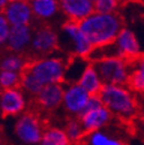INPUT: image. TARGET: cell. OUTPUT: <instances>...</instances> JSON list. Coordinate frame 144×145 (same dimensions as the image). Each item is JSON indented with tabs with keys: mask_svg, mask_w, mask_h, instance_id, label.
Here are the masks:
<instances>
[{
	"mask_svg": "<svg viewBox=\"0 0 144 145\" xmlns=\"http://www.w3.org/2000/svg\"><path fill=\"white\" fill-rule=\"evenodd\" d=\"M28 62L22 54L19 53H8L0 59V70L22 72L27 67Z\"/></svg>",
	"mask_w": 144,
	"mask_h": 145,
	"instance_id": "7402d4cb",
	"label": "cell"
},
{
	"mask_svg": "<svg viewBox=\"0 0 144 145\" xmlns=\"http://www.w3.org/2000/svg\"><path fill=\"white\" fill-rule=\"evenodd\" d=\"M9 1H13V0H6V3H9Z\"/></svg>",
	"mask_w": 144,
	"mask_h": 145,
	"instance_id": "f546056e",
	"label": "cell"
},
{
	"mask_svg": "<svg viewBox=\"0 0 144 145\" xmlns=\"http://www.w3.org/2000/svg\"><path fill=\"white\" fill-rule=\"evenodd\" d=\"M90 1H91V3H94V1H95V0H90Z\"/></svg>",
	"mask_w": 144,
	"mask_h": 145,
	"instance_id": "4dcf8cb0",
	"label": "cell"
},
{
	"mask_svg": "<svg viewBox=\"0 0 144 145\" xmlns=\"http://www.w3.org/2000/svg\"><path fill=\"white\" fill-rule=\"evenodd\" d=\"M6 4H7V3H6V0H0V10H1V9L5 7Z\"/></svg>",
	"mask_w": 144,
	"mask_h": 145,
	"instance_id": "83f0119b",
	"label": "cell"
},
{
	"mask_svg": "<svg viewBox=\"0 0 144 145\" xmlns=\"http://www.w3.org/2000/svg\"><path fill=\"white\" fill-rule=\"evenodd\" d=\"M63 93V84H46L42 88L39 93L35 98L37 99L38 105L45 111H54L61 106Z\"/></svg>",
	"mask_w": 144,
	"mask_h": 145,
	"instance_id": "2e32d148",
	"label": "cell"
},
{
	"mask_svg": "<svg viewBox=\"0 0 144 145\" xmlns=\"http://www.w3.org/2000/svg\"><path fill=\"white\" fill-rule=\"evenodd\" d=\"M31 25H14L9 27V31L6 39L7 48L13 53L22 54L29 50L31 36H32Z\"/></svg>",
	"mask_w": 144,
	"mask_h": 145,
	"instance_id": "4fadbf2b",
	"label": "cell"
},
{
	"mask_svg": "<svg viewBox=\"0 0 144 145\" xmlns=\"http://www.w3.org/2000/svg\"><path fill=\"white\" fill-rule=\"evenodd\" d=\"M67 60L61 56L50 54V56L41 57L31 62H28L27 69L35 76L41 84H56L62 83L63 72Z\"/></svg>",
	"mask_w": 144,
	"mask_h": 145,
	"instance_id": "3957f363",
	"label": "cell"
},
{
	"mask_svg": "<svg viewBox=\"0 0 144 145\" xmlns=\"http://www.w3.org/2000/svg\"><path fill=\"white\" fill-rule=\"evenodd\" d=\"M38 145H71L63 129L59 127H50L44 129L43 136Z\"/></svg>",
	"mask_w": 144,
	"mask_h": 145,
	"instance_id": "44dd1931",
	"label": "cell"
},
{
	"mask_svg": "<svg viewBox=\"0 0 144 145\" xmlns=\"http://www.w3.org/2000/svg\"><path fill=\"white\" fill-rule=\"evenodd\" d=\"M98 97L113 118L129 121L138 113L136 97L127 85L104 84Z\"/></svg>",
	"mask_w": 144,
	"mask_h": 145,
	"instance_id": "7a4b0ae2",
	"label": "cell"
},
{
	"mask_svg": "<svg viewBox=\"0 0 144 145\" xmlns=\"http://www.w3.org/2000/svg\"><path fill=\"white\" fill-rule=\"evenodd\" d=\"M79 27L90 45L97 47L112 43L123 28V21L117 13L94 12L79 22Z\"/></svg>",
	"mask_w": 144,
	"mask_h": 145,
	"instance_id": "6da1fadb",
	"label": "cell"
},
{
	"mask_svg": "<svg viewBox=\"0 0 144 145\" xmlns=\"http://www.w3.org/2000/svg\"><path fill=\"white\" fill-rule=\"evenodd\" d=\"M79 145H127V143L120 134L106 125L103 129L85 134Z\"/></svg>",
	"mask_w": 144,
	"mask_h": 145,
	"instance_id": "9a60e30c",
	"label": "cell"
},
{
	"mask_svg": "<svg viewBox=\"0 0 144 145\" xmlns=\"http://www.w3.org/2000/svg\"><path fill=\"white\" fill-rule=\"evenodd\" d=\"M91 63L95 66L103 84H127L132 61L122 58H107Z\"/></svg>",
	"mask_w": 144,
	"mask_h": 145,
	"instance_id": "277c9868",
	"label": "cell"
},
{
	"mask_svg": "<svg viewBox=\"0 0 144 145\" xmlns=\"http://www.w3.org/2000/svg\"><path fill=\"white\" fill-rule=\"evenodd\" d=\"M119 5H120V0H95L94 10L104 14L117 13Z\"/></svg>",
	"mask_w": 144,
	"mask_h": 145,
	"instance_id": "484cf974",
	"label": "cell"
},
{
	"mask_svg": "<svg viewBox=\"0 0 144 145\" xmlns=\"http://www.w3.org/2000/svg\"><path fill=\"white\" fill-rule=\"evenodd\" d=\"M59 47V33L48 25H42L32 30L29 48L37 56L45 57L53 54Z\"/></svg>",
	"mask_w": 144,
	"mask_h": 145,
	"instance_id": "52a82bcc",
	"label": "cell"
},
{
	"mask_svg": "<svg viewBox=\"0 0 144 145\" xmlns=\"http://www.w3.org/2000/svg\"><path fill=\"white\" fill-rule=\"evenodd\" d=\"M13 131L15 138L22 145H38L44 133V127L37 115L22 113L17 116Z\"/></svg>",
	"mask_w": 144,
	"mask_h": 145,
	"instance_id": "5b68a950",
	"label": "cell"
},
{
	"mask_svg": "<svg viewBox=\"0 0 144 145\" xmlns=\"http://www.w3.org/2000/svg\"><path fill=\"white\" fill-rule=\"evenodd\" d=\"M126 85L135 93H142L144 91V62L142 58L132 61L130 74Z\"/></svg>",
	"mask_w": 144,
	"mask_h": 145,
	"instance_id": "ffe728a7",
	"label": "cell"
},
{
	"mask_svg": "<svg viewBox=\"0 0 144 145\" xmlns=\"http://www.w3.org/2000/svg\"><path fill=\"white\" fill-rule=\"evenodd\" d=\"M62 42H65V46L71 57L86 58L92 50V46L81 31L77 22L66 21L62 24L61 33L59 35V43Z\"/></svg>",
	"mask_w": 144,
	"mask_h": 145,
	"instance_id": "8992f818",
	"label": "cell"
},
{
	"mask_svg": "<svg viewBox=\"0 0 144 145\" xmlns=\"http://www.w3.org/2000/svg\"><path fill=\"white\" fill-rule=\"evenodd\" d=\"M26 106L27 98L20 88L0 91V113L3 116H19L24 112Z\"/></svg>",
	"mask_w": 144,
	"mask_h": 145,
	"instance_id": "30bf717a",
	"label": "cell"
},
{
	"mask_svg": "<svg viewBox=\"0 0 144 145\" xmlns=\"http://www.w3.org/2000/svg\"><path fill=\"white\" fill-rule=\"evenodd\" d=\"M26 1H28V3H31V1H33V0H26Z\"/></svg>",
	"mask_w": 144,
	"mask_h": 145,
	"instance_id": "f1b7e54d",
	"label": "cell"
},
{
	"mask_svg": "<svg viewBox=\"0 0 144 145\" xmlns=\"http://www.w3.org/2000/svg\"><path fill=\"white\" fill-rule=\"evenodd\" d=\"M8 31H9V24L7 23L1 10H0V47L5 46Z\"/></svg>",
	"mask_w": 144,
	"mask_h": 145,
	"instance_id": "4316f807",
	"label": "cell"
},
{
	"mask_svg": "<svg viewBox=\"0 0 144 145\" xmlns=\"http://www.w3.org/2000/svg\"><path fill=\"white\" fill-rule=\"evenodd\" d=\"M44 85L41 84L35 78V76L31 74L30 71L24 69L21 72V80H20V85L19 88L23 91L24 95H29L31 97H36L39 91L42 90Z\"/></svg>",
	"mask_w": 144,
	"mask_h": 145,
	"instance_id": "603a6c76",
	"label": "cell"
},
{
	"mask_svg": "<svg viewBox=\"0 0 144 145\" xmlns=\"http://www.w3.org/2000/svg\"><path fill=\"white\" fill-rule=\"evenodd\" d=\"M1 13L9 27L30 25L33 21V15L30 3L26 0H13L5 5Z\"/></svg>",
	"mask_w": 144,
	"mask_h": 145,
	"instance_id": "8fae6325",
	"label": "cell"
},
{
	"mask_svg": "<svg viewBox=\"0 0 144 145\" xmlns=\"http://www.w3.org/2000/svg\"><path fill=\"white\" fill-rule=\"evenodd\" d=\"M113 44L118 51L119 57L128 61L142 58V48L136 33L129 28H122Z\"/></svg>",
	"mask_w": 144,
	"mask_h": 145,
	"instance_id": "9c48e42d",
	"label": "cell"
},
{
	"mask_svg": "<svg viewBox=\"0 0 144 145\" xmlns=\"http://www.w3.org/2000/svg\"><path fill=\"white\" fill-rule=\"evenodd\" d=\"M59 9L67 21L77 23L95 12L94 3L90 0H59Z\"/></svg>",
	"mask_w": 144,
	"mask_h": 145,
	"instance_id": "5bb4252c",
	"label": "cell"
},
{
	"mask_svg": "<svg viewBox=\"0 0 144 145\" xmlns=\"http://www.w3.org/2000/svg\"><path fill=\"white\" fill-rule=\"evenodd\" d=\"M21 80V72L0 70V90L19 88Z\"/></svg>",
	"mask_w": 144,
	"mask_h": 145,
	"instance_id": "d4e9b609",
	"label": "cell"
},
{
	"mask_svg": "<svg viewBox=\"0 0 144 145\" xmlns=\"http://www.w3.org/2000/svg\"><path fill=\"white\" fill-rule=\"evenodd\" d=\"M88 65H89V61L86 58L70 57L66 62L62 84L77 83V81L80 80L81 75L83 74V71Z\"/></svg>",
	"mask_w": 144,
	"mask_h": 145,
	"instance_id": "d6986e66",
	"label": "cell"
},
{
	"mask_svg": "<svg viewBox=\"0 0 144 145\" xmlns=\"http://www.w3.org/2000/svg\"><path fill=\"white\" fill-rule=\"evenodd\" d=\"M77 84L80 86H82L90 96L98 95L104 85L95 66L91 62H89V65L85 67L83 74L81 75L80 80L77 81Z\"/></svg>",
	"mask_w": 144,
	"mask_h": 145,
	"instance_id": "ac0fdd59",
	"label": "cell"
},
{
	"mask_svg": "<svg viewBox=\"0 0 144 145\" xmlns=\"http://www.w3.org/2000/svg\"><path fill=\"white\" fill-rule=\"evenodd\" d=\"M33 19L48 21L54 19L59 9V0H33L30 3Z\"/></svg>",
	"mask_w": 144,
	"mask_h": 145,
	"instance_id": "e0dca14e",
	"label": "cell"
},
{
	"mask_svg": "<svg viewBox=\"0 0 144 145\" xmlns=\"http://www.w3.org/2000/svg\"><path fill=\"white\" fill-rule=\"evenodd\" d=\"M90 95L77 83L63 84L61 106L71 116L79 118L83 112Z\"/></svg>",
	"mask_w": 144,
	"mask_h": 145,
	"instance_id": "ba28073f",
	"label": "cell"
},
{
	"mask_svg": "<svg viewBox=\"0 0 144 145\" xmlns=\"http://www.w3.org/2000/svg\"><path fill=\"white\" fill-rule=\"evenodd\" d=\"M63 130H65L67 137L69 138V140L71 142V144L73 143L79 144L85 135V133H84V130H83L77 118H70L69 120H67Z\"/></svg>",
	"mask_w": 144,
	"mask_h": 145,
	"instance_id": "cb8c5ba5",
	"label": "cell"
},
{
	"mask_svg": "<svg viewBox=\"0 0 144 145\" xmlns=\"http://www.w3.org/2000/svg\"><path fill=\"white\" fill-rule=\"evenodd\" d=\"M79 121L85 134L96 131L105 128L106 125L111 124L113 120V115L105 106H99L94 110L84 111L79 118Z\"/></svg>",
	"mask_w": 144,
	"mask_h": 145,
	"instance_id": "7c38bea8",
	"label": "cell"
}]
</instances>
